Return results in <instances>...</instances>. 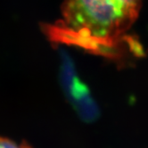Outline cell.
<instances>
[{
  "instance_id": "1",
  "label": "cell",
  "mask_w": 148,
  "mask_h": 148,
  "mask_svg": "<svg viewBox=\"0 0 148 148\" xmlns=\"http://www.w3.org/2000/svg\"><path fill=\"white\" fill-rule=\"evenodd\" d=\"M142 0H64L62 15L45 26L54 44L72 46L95 55L117 58L140 51L129 31L138 17Z\"/></svg>"
},
{
  "instance_id": "2",
  "label": "cell",
  "mask_w": 148,
  "mask_h": 148,
  "mask_svg": "<svg viewBox=\"0 0 148 148\" xmlns=\"http://www.w3.org/2000/svg\"><path fill=\"white\" fill-rule=\"evenodd\" d=\"M0 148H31L27 144H17L5 137H0Z\"/></svg>"
}]
</instances>
